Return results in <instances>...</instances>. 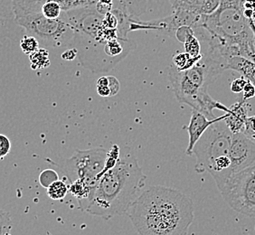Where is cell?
I'll list each match as a JSON object with an SVG mask.
<instances>
[{
  "label": "cell",
  "mask_w": 255,
  "mask_h": 235,
  "mask_svg": "<svg viewBox=\"0 0 255 235\" xmlns=\"http://www.w3.org/2000/svg\"><path fill=\"white\" fill-rule=\"evenodd\" d=\"M127 216L139 235H187L195 217L189 197L160 186L144 190Z\"/></svg>",
  "instance_id": "6da1fadb"
},
{
  "label": "cell",
  "mask_w": 255,
  "mask_h": 235,
  "mask_svg": "<svg viewBox=\"0 0 255 235\" xmlns=\"http://www.w3.org/2000/svg\"><path fill=\"white\" fill-rule=\"evenodd\" d=\"M146 179L130 148L124 147L117 166L100 179L85 212L107 220L127 215L128 208L145 190Z\"/></svg>",
  "instance_id": "7a4b0ae2"
},
{
  "label": "cell",
  "mask_w": 255,
  "mask_h": 235,
  "mask_svg": "<svg viewBox=\"0 0 255 235\" xmlns=\"http://www.w3.org/2000/svg\"><path fill=\"white\" fill-rule=\"evenodd\" d=\"M244 10L243 5L221 0L216 12L202 16L201 25L210 33L212 43L218 47L228 64L235 56L252 61L255 59V32Z\"/></svg>",
  "instance_id": "3957f363"
},
{
  "label": "cell",
  "mask_w": 255,
  "mask_h": 235,
  "mask_svg": "<svg viewBox=\"0 0 255 235\" xmlns=\"http://www.w3.org/2000/svg\"><path fill=\"white\" fill-rule=\"evenodd\" d=\"M202 54L201 61L187 71H178L173 64L168 67V77L177 101L199 113L209 96L207 87L228 70L226 60L214 51L206 47Z\"/></svg>",
  "instance_id": "277c9868"
},
{
  "label": "cell",
  "mask_w": 255,
  "mask_h": 235,
  "mask_svg": "<svg viewBox=\"0 0 255 235\" xmlns=\"http://www.w3.org/2000/svg\"><path fill=\"white\" fill-rule=\"evenodd\" d=\"M15 21L26 34L36 37L45 46L63 48L73 46L74 30L63 14L60 18L49 19L41 9L16 12Z\"/></svg>",
  "instance_id": "5b68a950"
},
{
  "label": "cell",
  "mask_w": 255,
  "mask_h": 235,
  "mask_svg": "<svg viewBox=\"0 0 255 235\" xmlns=\"http://www.w3.org/2000/svg\"><path fill=\"white\" fill-rule=\"evenodd\" d=\"M233 134L225 119L214 123L206 129L193 152L196 157L195 170L198 174L208 172L219 157L229 156Z\"/></svg>",
  "instance_id": "8992f818"
},
{
  "label": "cell",
  "mask_w": 255,
  "mask_h": 235,
  "mask_svg": "<svg viewBox=\"0 0 255 235\" xmlns=\"http://www.w3.org/2000/svg\"><path fill=\"white\" fill-rule=\"evenodd\" d=\"M107 152L103 147H95L87 150H76L73 157L58 165L47 161L59 167L67 177L70 184L82 180L89 185L96 186L100 181V175L105 167Z\"/></svg>",
  "instance_id": "52a82bcc"
},
{
  "label": "cell",
  "mask_w": 255,
  "mask_h": 235,
  "mask_svg": "<svg viewBox=\"0 0 255 235\" xmlns=\"http://www.w3.org/2000/svg\"><path fill=\"white\" fill-rule=\"evenodd\" d=\"M218 190L232 209L255 217V166L233 174Z\"/></svg>",
  "instance_id": "ba28073f"
},
{
  "label": "cell",
  "mask_w": 255,
  "mask_h": 235,
  "mask_svg": "<svg viewBox=\"0 0 255 235\" xmlns=\"http://www.w3.org/2000/svg\"><path fill=\"white\" fill-rule=\"evenodd\" d=\"M229 157L233 174L253 167L255 162V142L244 132L234 133Z\"/></svg>",
  "instance_id": "9c48e42d"
},
{
  "label": "cell",
  "mask_w": 255,
  "mask_h": 235,
  "mask_svg": "<svg viewBox=\"0 0 255 235\" xmlns=\"http://www.w3.org/2000/svg\"><path fill=\"white\" fill-rule=\"evenodd\" d=\"M226 118V114H225L224 116L216 118L215 119H209L205 114L192 109L191 118H190V122L187 127L189 141H188V146L186 150V154L188 156L193 155L194 147L196 146V143L198 142V140L201 138L202 136L204 135V133L206 132V129L214 123L223 120Z\"/></svg>",
  "instance_id": "30bf717a"
},
{
  "label": "cell",
  "mask_w": 255,
  "mask_h": 235,
  "mask_svg": "<svg viewBox=\"0 0 255 235\" xmlns=\"http://www.w3.org/2000/svg\"><path fill=\"white\" fill-rule=\"evenodd\" d=\"M1 34L11 41L21 40L26 34L25 28L15 21L13 0H1Z\"/></svg>",
  "instance_id": "8fae6325"
},
{
  "label": "cell",
  "mask_w": 255,
  "mask_h": 235,
  "mask_svg": "<svg viewBox=\"0 0 255 235\" xmlns=\"http://www.w3.org/2000/svg\"><path fill=\"white\" fill-rule=\"evenodd\" d=\"M243 97L238 99L235 104L231 106V113H226L225 122L233 133L244 132L248 118V104Z\"/></svg>",
  "instance_id": "7c38bea8"
},
{
  "label": "cell",
  "mask_w": 255,
  "mask_h": 235,
  "mask_svg": "<svg viewBox=\"0 0 255 235\" xmlns=\"http://www.w3.org/2000/svg\"><path fill=\"white\" fill-rule=\"evenodd\" d=\"M228 70L238 72L255 86V63L254 61L242 56H235L229 61Z\"/></svg>",
  "instance_id": "4fadbf2b"
},
{
  "label": "cell",
  "mask_w": 255,
  "mask_h": 235,
  "mask_svg": "<svg viewBox=\"0 0 255 235\" xmlns=\"http://www.w3.org/2000/svg\"><path fill=\"white\" fill-rule=\"evenodd\" d=\"M203 58V54L198 57H193L186 52L177 53L173 56V65L178 71H187L198 64Z\"/></svg>",
  "instance_id": "5bb4252c"
},
{
  "label": "cell",
  "mask_w": 255,
  "mask_h": 235,
  "mask_svg": "<svg viewBox=\"0 0 255 235\" xmlns=\"http://www.w3.org/2000/svg\"><path fill=\"white\" fill-rule=\"evenodd\" d=\"M31 68L34 71H39L49 67L51 61L49 58V52L45 48H39L33 54L28 55Z\"/></svg>",
  "instance_id": "9a60e30c"
},
{
  "label": "cell",
  "mask_w": 255,
  "mask_h": 235,
  "mask_svg": "<svg viewBox=\"0 0 255 235\" xmlns=\"http://www.w3.org/2000/svg\"><path fill=\"white\" fill-rule=\"evenodd\" d=\"M174 10H188L201 14L202 7L205 0H168ZM202 15V14H201Z\"/></svg>",
  "instance_id": "2e32d148"
},
{
  "label": "cell",
  "mask_w": 255,
  "mask_h": 235,
  "mask_svg": "<svg viewBox=\"0 0 255 235\" xmlns=\"http://www.w3.org/2000/svg\"><path fill=\"white\" fill-rule=\"evenodd\" d=\"M41 12L45 17L49 19H57L61 17L64 10L58 1L47 0L42 5Z\"/></svg>",
  "instance_id": "e0dca14e"
},
{
  "label": "cell",
  "mask_w": 255,
  "mask_h": 235,
  "mask_svg": "<svg viewBox=\"0 0 255 235\" xmlns=\"http://www.w3.org/2000/svg\"><path fill=\"white\" fill-rule=\"evenodd\" d=\"M69 192V187L64 180H57L47 188V195L53 200H62Z\"/></svg>",
  "instance_id": "ac0fdd59"
},
{
  "label": "cell",
  "mask_w": 255,
  "mask_h": 235,
  "mask_svg": "<svg viewBox=\"0 0 255 235\" xmlns=\"http://www.w3.org/2000/svg\"><path fill=\"white\" fill-rule=\"evenodd\" d=\"M121 155H122V149L120 148L118 145H113V147L110 149V151L107 152L105 167L100 175V179L103 177L106 172H108L109 170L113 169L117 166Z\"/></svg>",
  "instance_id": "d6986e66"
},
{
  "label": "cell",
  "mask_w": 255,
  "mask_h": 235,
  "mask_svg": "<svg viewBox=\"0 0 255 235\" xmlns=\"http://www.w3.org/2000/svg\"><path fill=\"white\" fill-rule=\"evenodd\" d=\"M127 6L128 12L132 17H138L147 10L148 0H123Z\"/></svg>",
  "instance_id": "ffe728a7"
},
{
  "label": "cell",
  "mask_w": 255,
  "mask_h": 235,
  "mask_svg": "<svg viewBox=\"0 0 255 235\" xmlns=\"http://www.w3.org/2000/svg\"><path fill=\"white\" fill-rule=\"evenodd\" d=\"M20 48L24 54L30 55L39 49V41L33 35L25 34L23 36V38L20 40Z\"/></svg>",
  "instance_id": "44dd1931"
},
{
  "label": "cell",
  "mask_w": 255,
  "mask_h": 235,
  "mask_svg": "<svg viewBox=\"0 0 255 235\" xmlns=\"http://www.w3.org/2000/svg\"><path fill=\"white\" fill-rule=\"evenodd\" d=\"M185 52L193 57H198L202 55V44L200 40L196 35H192L184 44Z\"/></svg>",
  "instance_id": "7402d4cb"
},
{
  "label": "cell",
  "mask_w": 255,
  "mask_h": 235,
  "mask_svg": "<svg viewBox=\"0 0 255 235\" xmlns=\"http://www.w3.org/2000/svg\"><path fill=\"white\" fill-rule=\"evenodd\" d=\"M59 180V175L54 169H45L43 172H41L39 176V183L41 186L44 188H48L54 182Z\"/></svg>",
  "instance_id": "603a6c76"
},
{
  "label": "cell",
  "mask_w": 255,
  "mask_h": 235,
  "mask_svg": "<svg viewBox=\"0 0 255 235\" xmlns=\"http://www.w3.org/2000/svg\"><path fill=\"white\" fill-rule=\"evenodd\" d=\"M0 235H11V229H12V221L10 218L9 213L4 210H1L0 215Z\"/></svg>",
  "instance_id": "cb8c5ba5"
},
{
  "label": "cell",
  "mask_w": 255,
  "mask_h": 235,
  "mask_svg": "<svg viewBox=\"0 0 255 235\" xmlns=\"http://www.w3.org/2000/svg\"><path fill=\"white\" fill-rule=\"evenodd\" d=\"M192 35H195L194 28L191 26H188V25H183L177 30L176 34H175V38L178 42H180V43L184 44L186 43V41Z\"/></svg>",
  "instance_id": "d4e9b609"
},
{
  "label": "cell",
  "mask_w": 255,
  "mask_h": 235,
  "mask_svg": "<svg viewBox=\"0 0 255 235\" xmlns=\"http://www.w3.org/2000/svg\"><path fill=\"white\" fill-rule=\"evenodd\" d=\"M103 25L107 28L117 29L119 25L118 18L113 13L109 12L106 15H103Z\"/></svg>",
  "instance_id": "484cf974"
},
{
  "label": "cell",
  "mask_w": 255,
  "mask_h": 235,
  "mask_svg": "<svg viewBox=\"0 0 255 235\" xmlns=\"http://www.w3.org/2000/svg\"><path fill=\"white\" fill-rule=\"evenodd\" d=\"M11 142L9 138L5 135H0V158L3 160L5 156L9 154Z\"/></svg>",
  "instance_id": "4316f807"
},
{
  "label": "cell",
  "mask_w": 255,
  "mask_h": 235,
  "mask_svg": "<svg viewBox=\"0 0 255 235\" xmlns=\"http://www.w3.org/2000/svg\"><path fill=\"white\" fill-rule=\"evenodd\" d=\"M247 83H248V80H246L245 77L236 79L231 84V91L236 94L243 93Z\"/></svg>",
  "instance_id": "83f0119b"
},
{
  "label": "cell",
  "mask_w": 255,
  "mask_h": 235,
  "mask_svg": "<svg viewBox=\"0 0 255 235\" xmlns=\"http://www.w3.org/2000/svg\"><path fill=\"white\" fill-rule=\"evenodd\" d=\"M244 133L250 139H252L254 142H255V117H250L247 118L246 128H245Z\"/></svg>",
  "instance_id": "f1b7e54d"
},
{
  "label": "cell",
  "mask_w": 255,
  "mask_h": 235,
  "mask_svg": "<svg viewBox=\"0 0 255 235\" xmlns=\"http://www.w3.org/2000/svg\"><path fill=\"white\" fill-rule=\"evenodd\" d=\"M109 78V87L111 90V97L115 96L118 94L121 89V84L119 82L118 79L114 76H108Z\"/></svg>",
  "instance_id": "f546056e"
},
{
  "label": "cell",
  "mask_w": 255,
  "mask_h": 235,
  "mask_svg": "<svg viewBox=\"0 0 255 235\" xmlns=\"http://www.w3.org/2000/svg\"><path fill=\"white\" fill-rule=\"evenodd\" d=\"M244 95H243V99L245 101H248L250 99L254 98L255 96V86L254 84L250 83L248 81V83L246 85V87L244 89Z\"/></svg>",
  "instance_id": "4dcf8cb0"
},
{
  "label": "cell",
  "mask_w": 255,
  "mask_h": 235,
  "mask_svg": "<svg viewBox=\"0 0 255 235\" xmlns=\"http://www.w3.org/2000/svg\"><path fill=\"white\" fill-rule=\"evenodd\" d=\"M78 56V50L76 47H73L71 49L64 51V53L61 55L62 59L66 60V61H73Z\"/></svg>",
  "instance_id": "1f68e13d"
},
{
  "label": "cell",
  "mask_w": 255,
  "mask_h": 235,
  "mask_svg": "<svg viewBox=\"0 0 255 235\" xmlns=\"http://www.w3.org/2000/svg\"><path fill=\"white\" fill-rule=\"evenodd\" d=\"M97 93L102 97H111V90L109 85H96Z\"/></svg>",
  "instance_id": "d6a6232c"
}]
</instances>
